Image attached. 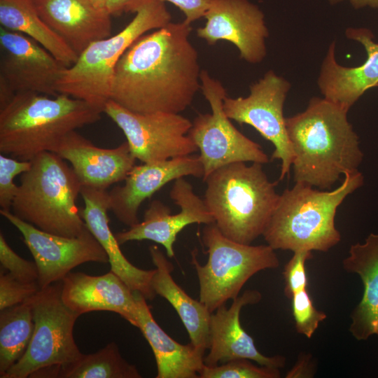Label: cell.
<instances>
[{"mask_svg":"<svg viewBox=\"0 0 378 378\" xmlns=\"http://www.w3.org/2000/svg\"><path fill=\"white\" fill-rule=\"evenodd\" d=\"M191 31L190 24L171 22L138 38L115 67L110 100L141 114L185 111L201 86Z\"/></svg>","mask_w":378,"mask_h":378,"instance_id":"cell-1","label":"cell"},{"mask_svg":"<svg viewBox=\"0 0 378 378\" xmlns=\"http://www.w3.org/2000/svg\"><path fill=\"white\" fill-rule=\"evenodd\" d=\"M349 111L325 97L311 98L304 111L286 118L294 181L329 190L362 162L359 139Z\"/></svg>","mask_w":378,"mask_h":378,"instance_id":"cell-2","label":"cell"},{"mask_svg":"<svg viewBox=\"0 0 378 378\" xmlns=\"http://www.w3.org/2000/svg\"><path fill=\"white\" fill-rule=\"evenodd\" d=\"M103 110L66 94L18 93L0 109V152L30 161L69 133L99 121Z\"/></svg>","mask_w":378,"mask_h":378,"instance_id":"cell-3","label":"cell"},{"mask_svg":"<svg viewBox=\"0 0 378 378\" xmlns=\"http://www.w3.org/2000/svg\"><path fill=\"white\" fill-rule=\"evenodd\" d=\"M363 182V175L357 171L346 174L332 190L295 183L279 195L262 234L265 241L274 250L327 252L341 240L335 224L337 208Z\"/></svg>","mask_w":378,"mask_h":378,"instance_id":"cell-4","label":"cell"},{"mask_svg":"<svg viewBox=\"0 0 378 378\" xmlns=\"http://www.w3.org/2000/svg\"><path fill=\"white\" fill-rule=\"evenodd\" d=\"M204 181V202L223 235L244 244L262 235L280 195L262 164H228Z\"/></svg>","mask_w":378,"mask_h":378,"instance_id":"cell-5","label":"cell"},{"mask_svg":"<svg viewBox=\"0 0 378 378\" xmlns=\"http://www.w3.org/2000/svg\"><path fill=\"white\" fill-rule=\"evenodd\" d=\"M11 212L37 228L54 234L78 237L88 229L76 205L82 185L66 160L51 151L31 160Z\"/></svg>","mask_w":378,"mask_h":378,"instance_id":"cell-6","label":"cell"},{"mask_svg":"<svg viewBox=\"0 0 378 378\" xmlns=\"http://www.w3.org/2000/svg\"><path fill=\"white\" fill-rule=\"evenodd\" d=\"M125 12L134 13L124 29L90 44L76 62L62 71L56 84L58 94L87 102L103 110L110 99L115 67L123 53L141 36L172 21L165 3L134 0Z\"/></svg>","mask_w":378,"mask_h":378,"instance_id":"cell-7","label":"cell"},{"mask_svg":"<svg viewBox=\"0 0 378 378\" xmlns=\"http://www.w3.org/2000/svg\"><path fill=\"white\" fill-rule=\"evenodd\" d=\"M202 241L207 248V262L200 265L193 251L191 263L198 278L200 301L211 313L237 298L254 274L279 266L275 250L268 244L252 246L233 241L223 235L215 223L205 225Z\"/></svg>","mask_w":378,"mask_h":378,"instance_id":"cell-8","label":"cell"},{"mask_svg":"<svg viewBox=\"0 0 378 378\" xmlns=\"http://www.w3.org/2000/svg\"><path fill=\"white\" fill-rule=\"evenodd\" d=\"M62 281L41 289L30 298L34 332L22 356L1 378H27L51 366L72 363L83 354L74 338L78 315L63 302Z\"/></svg>","mask_w":378,"mask_h":378,"instance_id":"cell-9","label":"cell"},{"mask_svg":"<svg viewBox=\"0 0 378 378\" xmlns=\"http://www.w3.org/2000/svg\"><path fill=\"white\" fill-rule=\"evenodd\" d=\"M200 90L211 112L199 113L192 122L188 135L200 150L203 181L218 168L239 162L266 164L270 160L262 147L239 132L226 115L223 99L226 90L206 70L200 74Z\"/></svg>","mask_w":378,"mask_h":378,"instance_id":"cell-10","label":"cell"},{"mask_svg":"<svg viewBox=\"0 0 378 378\" xmlns=\"http://www.w3.org/2000/svg\"><path fill=\"white\" fill-rule=\"evenodd\" d=\"M290 88L287 80L270 70L250 86L247 97L226 96L223 99L224 111L230 120L253 127L273 144L271 159L281 162L280 181L289 173L293 160L284 116V102Z\"/></svg>","mask_w":378,"mask_h":378,"instance_id":"cell-11","label":"cell"},{"mask_svg":"<svg viewBox=\"0 0 378 378\" xmlns=\"http://www.w3.org/2000/svg\"><path fill=\"white\" fill-rule=\"evenodd\" d=\"M104 113L122 131L131 153L143 163L164 161L198 150L188 135L192 122L180 113H136L110 99Z\"/></svg>","mask_w":378,"mask_h":378,"instance_id":"cell-12","label":"cell"},{"mask_svg":"<svg viewBox=\"0 0 378 378\" xmlns=\"http://www.w3.org/2000/svg\"><path fill=\"white\" fill-rule=\"evenodd\" d=\"M0 214L22 234L38 267L41 289L62 281L83 263H108L106 253L88 228L78 237H65L43 231L11 211L0 210Z\"/></svg>","mask_w":378,"mask_h":378,"instance_id":"cell-13","label":"cell"},{"mask_svg":"<svg viewBox=\"0 0 378 378\" xmlns=\"http://www.w3.org/2000/svg\"><path fill=\"white\" fill-rule=\"evenodd\" d=\"M0 83L15 94H59L57 82L66 66L32 38L0 27Z\"/></svg>","mask_w":378,"mask_h":378,"instance_id":"cell-14","label":"cell"},{"mask_svg":"<svg viewBox=\"0 0 378 378\" xmlns=\"http://www.w3.org/2000/svg\"><path fill=\"white\" fill-rule=\"evenodd\" d=\"M169 196L180 207L178 213L172 214L170 208L161 201H152L141 222L115 234L120 245L132 241H153L162 245L171 258L174 256V244L177 235L186 226L214 223L204 200L194 192L192 186L184 177L174 181Z\"/></svg>","mask_w":378,"mask_h":378,"instance_id":"cell-15","label":"cell"},{"mask_svg":"<svg viewBox=\"0 0 378 378\" xmlns=\"http://www.w3.org/2000/svg\"><path fill=\"white\" fill-rule=\"evenodd\" d=\"M204 18L205 25L197 29V36L209 45L226 41L246 62L258 64L264 59L269 31L258 6L248 0H215Z\"/></svg>","mask_w":378,"mask_h":378,"instance_id":"cell-16","label":"cell"},{"mask_svg":"<svg viewBox=\"0 0 378 378\" xmlns=\"http://www.w3.org/2000/svg\"><path fill=\"white\" fill-rule=\"evenodd\" d=\"M187 176L203 178L200 155L192 154L135 165L124 185L108 192L111 211L122 223L132 226L140 222L139 209L146 200L169 182Z\"/></svg>","mask_w":378,"mask_h":378,"instance_id":"cell-17","label":"cell"},{"mask_svg":"<svg viewBox=\"0 0 378 378\" xmlns=\"http://www.w3.org/2000/svg\"><path fill=\"white\" fill-rule=\"evenodd\" d=\"M261 298L259 291L247 290L232 300L230 307L223 304L211 313L209 352L204 356V365L214 366L234 359L246 358L263 366L280 369L285 365L286 358L282 356L262 354L257 349L252 337L241 325L242 307L256 304Z\"/></svg>","mask_w":378,"mask_h":378,"instance_id":"cell-18","label":"cell"},{"mask_svg":"<svg viewBox=\"0 0 378 378\" xmlns=\"http://www.w3.org/2000/svg\"><path fill=\"white\" fill-rule=\"evenodd\" d=\"M348 38L364 47L367 58L360 65H340L335 57V43L332 42L323 59L317 83L323 97L347 111L369 89L378 85V43L366 28H349Z\"/></svg>","mask_w":378,"mask_h":378,"instance_id":"cell-19","label":"cell"},{"mask_svg":"<svg viewBox=\"0 0 378 378\" xmlns=\"http://www.w3.org/2000/svg\"><path fill=\"white\" fill-rule=\"evenodd\" d=\"M51 152L70 162L82 186L102 190L125 181L136 160L127 141L113 148H100L76 130L66 134Z\"/></svg>","mask_w":378,"mask_h":378,"instance_id":"cell-20","label":"cell"},{"mask_svg":"<svg viewBox=\"0 0 378 378\" xmlns=\"http://www.w3.org/2000/svg\"><path fill=\"white\" fill-rule=\"evenodd\" d=\"M61 296L64 304L78 316L94 311H108L138 326L136 292L111 270L100 276L69 272L62 280Z\"/></svg>","mask_w":378,"mask_h":378,"instance_id":"cell-21","label":"cell"},{"mask_svg":"<svg viewBox=\"0 0 378 378\" xmlns=\"http://www.w3.org/2000/svg\"><path fill=\"white\" fill-rule=\"evenodd\" d=\"M84 207L80 211L87 227L104 249L108 258L111 270L134 292L146 300H153L156 294L152 280L156 272L134 266L122 253L120 244L109 226L108 211L111 210L108 192L106 190L82 186L80 194Z\"/></svg>","mask_w":378,"mask_h":378,"instance_id":"cell-22","label":"cell"},{"mask_svg":"<svg viewBox=\"0 0 378 378\" xmlns=\"http://www.w3.org/2000/svg\"><path fill=\"white\" fill-rule=\"evenodd\" d=\"M44 22L79 55L92 43L111 36V15L89 0H36Z\"/></svg>","mask_w":378,"mask_h":378,"instance_id":"cell-23","label":"cell"},{"mask_svg":"<svg viewBox=\"0 0 378 378\" xmlns=\"http://www.w3.org/2000/svg\"><path fill=\"white\" fill-rule=\"evenodd\" d=\"M342 266L347 272L359 275L364 288L351 314L349 332L359 341L378 336V234L371 233L364 243L351 245Z\"/></svg>","mask_w":378,"mask_h":378,"instance_id":"cell-24","label":"cell"},{"mask_svg":"<svg viewBox=\"0 0 378 378\" xmlns=\"http://www.w3.org/2000/svg\"><path fill=\"white\" fill-rule=\"evenodd\" d=\"M138 326L150 344L157 364L156 378H197L204 356L191 342L182 344L171 337L154 319L146 299L136 292Z\"/></svg>","mask_w":378,"mask_h":378,"instance_id":"cell-25","label":"cell"},{"mask_svg":"<svg viewBox=\"0 0 378 378\" xmlns=\"http://www.w3.org/2000/svg\"><path fill=\"white\" fill-rule=\"evenodd\" d=\"M156 272L152 287L156 295L167 300L179 316L190 342L203 355L209 346V323L211 312L201 301L191 298L174 280V266L157 246H149Z\"/></svg>","mask_w":378,"mask_h":378,"instance_id":"cell-26","label":"cell"},{"mask_svg":"<svg viewBox=\"0 0 378 378\" xmlns=\"http://www.w3.org/2000/svg\"><path fill=\"white\" fill-rule=\"evenodd\" d=\"M0 24L32 38L66 67L78 57L41 18L36 0H0Z\"/></svg>","mask_w":378,"mask_h":378,"instance_id":"cell-27","label":"cell"},{"mask_svg":"<svg viewBox=\"0 0 378 378\" xmlns=\"http://www.w3.org/2000/svg\"><path fill=\"white\" fill-rule=\"evenodd\" d=\"M31 377L48 378H141L136 367L120 354L118 345L110 342L98 351L82 354L76 360L41 369Z\"/></svg>","mask_w":378,"mask_h":378,"instance_id":"cell-28","label":"cell"},{"mask_svg":"<svg viewBox=\"0 0 378 378\" xmlns=\"http://www.w3.org/2000/svg\"><path fill=\"white\" fill-rule=\"evenodd\" d=\"M30 298L1 310V378L22 356L31 341L34 322Z\"/></svg>","mask_w":378,"mask_h":378,"instance_id":"cell-29","label":"cell"},{"mask_svg":"<svg viewBox=\"0 0 378 378\" xmlns=\"http://www.w3.org/2000/svg\"><path fill=\"white\" fill-rule=\"evenodd\" d=\"M246 358H237L214 366L204 365L200 378H279V368L257 366Z\"/></svg>","mask_w":378,"mask_h":378,"instance_id":"cell-30","label":"cell"},{"mask_svg":"<svg viewBox=\"0 0 378 378\" xmlns=\"http://www.w3.org/2000/svg\"><path fill=\"white\" fill-rule=\"evenodd\" d=\"M290 300L296 331L311 338L319 323L326 318V314L314 307L307 289L295 293Z\"/></svg>","mask_w":378,"mask_h":378,"instance_id":"cell-31","label":"cell"},{"mask_svg":"<svg viewBox=\"0 0 378 378\" xmlns=\"http://www.w3.org/2000/svg\"><path fill=\"white\" fill-rule=\"evenodd\" d=\"M31 161L21 160L0 155V207L1 210L10 211L18 186L15 178L29 169Z\"/></svg>","mask_w":378,"mask_h":378,"instance_id":"cell-32","label":"cell"},{"mask_svg":"<svg viewBox=\"0 0 378 378\" xmlns=\"http://www.w3.org/2000/svg\"><path fill=\"white\" fill-rule=\"evenodd\" d=\"M1 269L7 270L14 278L23 282L38 283V267L34 262L18 255L6 242L2 232L0 233Z\"/></svg>","mask_w":378,"mask_h":378,"instance_id":"cell-33","label":"cell"},{"mask_svg":"<svg viewBox=\"0 0 378 378\" xmlns=\"http://www.w3.org/2000/svg\"><path fill=\"white\" fill-rule=\"evenodd\" d=\"M41 290L38 282H23L1 269L0 310L21 304Z\"/></svg>","mask_w":378,"mask_h":378,"instance_id":"cell-34","label":"cell"},{"mask_svg":"<svg viewBox=\"0 0 378 378\" xmlns=\"http://www.w3.org/2000/svg\"><path fill=\"white\" fill-rule=\"evenodd\" d=\"M312 251H297L284 266V294L290 299L295 293L307 289L308 279L305 271L306 262L312 258Z\"/></svg>","mask_w":378,"mask_h":378,"instance_id":"cell-35","label":"cell"},{"mask_svg":"<svg viewBox=\"0 0 378 378\" xmlns=\"http://www.w3.org/2000/svg\"><path fill=\"white\" fill-rule=\"evenodd\" d=\"M162 2H169L184 14L185 22L187 24L204 18L207 10L215 0H158Z\"/></svg>","mask_w":378,"mask_h":378,"instance_id":"cell-36","label":"cell"},{"mask_svg":"<svg viewBox=\"0 0 378 378\" xmlns=\"http://www.w3.org/2000/svg\"><path fill=\"white\" fill-rule=\"evenodd\" d=\"M313 359L309 354H301L294 367L288 372L286 377H309L314 373Z\"/></svg>","mask_w":378,"mask_h":378,"instance_id":"cell-37","label":"cell"},{"mask_svg":"<svg viewBox=\"0 0 378 378\" xmlns=\"http://www.w3.org/2000/svg\"><path fill=\"white\" fill-rule=\"evenodd\" d=\"M134 0H107L106 9L111 15H119L125 12L128 6Z\"/></svg>","mask_w":378,"mask_h":378,"instance_id":"cell-38","label":"cell"},{"mask_svg":"<svg viewBox=\"0 0 378 378\" xmlns=\"http://www.w3.org/2000/svg\"><path fill=\"white\" fill-rule=\"evenodd\" d=\"M344 1H349L351 5L356 9L364 7H370L378 9V0H328L330 4H337Z\"/></svg>","mask_w":378,"mask_h":378,"instance_id":"cell-39","label":"cell"},{"mask_svg":"<svg viewBox=\"0 0 378 378\" xmlns=\"http://www.w3.org/2000/svg\"><path fill=\"white\" fill-rule=\"evenodd\" d=\"M94 6L98 8L106 9L107 0H89Z\"/></svg>","mask_w":378,"mask_h":378,"instance_id":"cell-40","label":"cell"}]
</instances>
